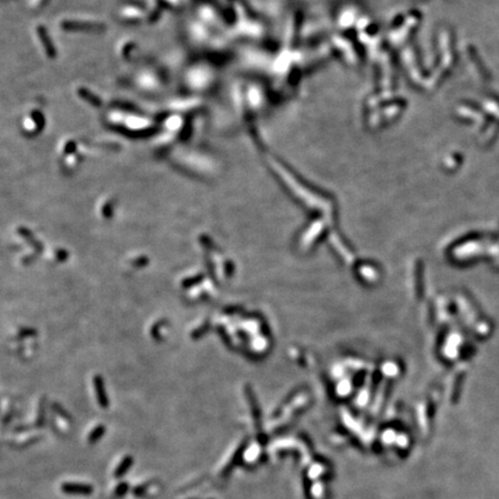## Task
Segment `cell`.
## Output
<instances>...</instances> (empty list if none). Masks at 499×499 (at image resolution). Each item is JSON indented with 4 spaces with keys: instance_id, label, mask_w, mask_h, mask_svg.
<instances>
[{
    "instance_id": "cell-7",
    "label": "cell",
    "mask_w": 499,
    "mask_h": 499,
    "mask_svg": "<svg viewBox=\"0 0 499 499\" xmlns=\"http://www.w3.org/2000/svg\"><path fill=\"white\" fill-rule=\"evenodd\" d=\"M128 491V484L127 483H120L117 488H116L114 494L117 497H122L125 493Z\"/></svg>"
},
{
    "instance_id": "cell-4",
    "label": "cell",
    "mask_w": 499,
    "mask_h": 499,
    "mask_svg": "<svg viewBox=\"0 0 499 499\" xmlns=\"http://www.w3.org/2000/svg\"><path fill=\"white\" fill-rule=\"evenodd\" d=\"M64 27L72 28V29H101L103 28V25L101 22H90V21H85V23L82 25L81 21H66V23L64 22Z\"/></svg>"
},
{
    "instance_id": "cell-5",
    "label": "cell",
    "mask_w": 499,
    "mask_h": 499,
    "mask_svg": "<svg viewBox=\"0 0 499 499\" xmlns=\"http://www.w3.org/2000/svg\"><path fill=\"white\" fill-rule=\"evenodd\" d=\"M133 465V457L131 455H127V456H125L124 459L122 460V462L118 465L117 468H116L114 470V477H122V476H124L125 474L127 473V470L131 468Z\"/></svg>"
},
{
    "instance_id": "cell-1",
    "label": "cell",
    "mask_w": 499,
    "mask_h": 499,
    "mask_svg": "<svg viewBox=\"0 0 499 499\" xmlns=\"http://www.w3.org/2000/svg\"><path fill=\"white\" fill-rule=\"evenodd\" d=\"M206 67L202 66H197L189 69L186 74V85L194 90H202L205 88L209 87L212 85L213 81V74L209 68L207 69V72L201 75L205 71Z\"/></svg>"
},
{
    "instance_id": "cell-2",
    "label": "cell",
    "mask_w": 499,
    "mask_h": 499,
    "mask_svg": "<svg viewBox=\"0 0 499 499\" xmlns=\"http://www.w3.org/2000/svg\"><path fill=\"white\" fill-rule=\"evenodd\" d=\"M137 86L141 89L145 90H155L156 88H159L160 86V79L156 75V73L154 71H142L140 73H138L137 79H136Z\"/></svg>"
},
{
    "instance_id": "cell-6",
    "label": "cell",
    "mask_w": 499,
    "mask_h": 499,
    "mask_svg": "<svg viewBox=\"0 0 499 499\" xmlns=\"http://www.w3.org/2000/svg\"><path fill=\"white\" fill-rule=\"evenodd\" d=\"M103 433H104V427H99V428H96L94 431H92L90 434H89V438H88V440H89L90 444H94L96 443L99 439L103 436Z\"/></svg>"
},
{
    "instance_id": "cell-3",
    "label": "cell",
    "mask_w": 499,
    "mask_h": 499,
    "mask_svg": "<svg viewBox=\"0 0 499 499\" xmlns=\"http://www.w3.org/2000/svg\"><path fill=\"white\" fill-rule=\"evenodd\" d=\"M62 491L67 494H80V496H88L92 493L94 488L89 484L82 483H64L62 484Z\"/></svg>"
}]
</instances>
